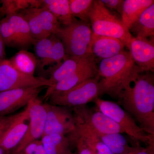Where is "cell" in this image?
I'll return each instance as SVG.
<instances>
[{
  "label": "cell",
  "mask_w": 154,
  "mask_h": 154,
  "mask_svg": "<svg viewBox=\"0 0 154 154\" xmlns=\"http://www.w3.org/2000/svg\"><path fill=\"white\" fill-rule=\"evenodd\" d=\"M125 45L117 38L99 36L93 33L91 50L95 59H106L118 55L124 51Z\"/></svg>",
  "instance_id": "cell-16"
},
{
  "label": "cell",
  "mask_w": 154,
  "mask_h": 154,
  "mask_svg": "<svg viewBox=\"0 0 154 154\" xmlns=\"http://www.w3.org/2000/svg\"><path fill=\"white\" fill-rule=\"evenodd\" d=\"M50 12L61 25H69L72 21L69 0H44L41 8Z\"/></svg>",
  "instance_id": "cell-21"
},
{
  "label": "cell",
  "mask_w": 154,
  "mask_h": 154,
  "mask_svg": "<svg viewBox=\"0 0 154 154\" xmlns=\"http://www.w3.org/2000/svg\"><path fill=\"white\" fill-rule=\"evenodd\" d=\"M0 30L5 45L20 48L17 36L5 17L1 19Z\"/></svg>",
  "instance_id": "cell-29"
},
{
  "label": "cell",
  "mask_w": 154,
  "mask_h": 154,
  "mask_svg": "<svg viewBox=\"0 0 154 154\" xmlns=\"http://www.w3.org/2000/svg\"><path fill=\"white\" fill-rule=\"evenodd\" d=\"M54 34L61 41L68 57H89L93 34L90 23L74 18L70 24L61 25Z\"/></svg>",
  "instance_id": "cell-3"
},
{
  "label": "cell",
  "mask_w": 154,
  "mask_h": 154,
  "mask_svg": "<svg viewBox=\"0 0 154 154\" xmlns=\"http://www.w3.org/2000/svg\"><path fill=\"white\" fill-rule=\"evenodd\" d=\"M99 80L97 74L69 91L51 94L47 99L49 104L67 107L86 105L99 96Z\"/></svg>",
  "instance_id": "cell-6"
},
{
  "label": "cell",
  "mask_w": 154,
  "mask_h": 154,
  "mask_svg": "<svg viewBox=\"0 0 154 154\" xmlns=\"http://www.w3.org/2000/svg\"></svg>",
  "instance_id": "cell-39"
},
{
  "label": "cell",
  "mask_w": 154,
  "mask_h": 154,
  "mask_svg": "<svg viewBox=\"0 0 154 154\" xmlns=\"http://www.w3.org/2000/svg\"><path fill=\"white\" fill-rule=\"evenodd\" d=\"M51 85L48 79L26 75L18 71L9 60L0 61V92L17 88Z\"/></svg>",
  "instance_id": "cell-8"
},
{
  "label": "cell",
  "mask_w": 154,
  "mask_h": 154,
  "mask_svg": "<svg viewBox=\"0 0 154 154\" xmlns=\"http://www.w3.org/2000/svg\"><path fill=\"white\" fill-rule=\"evenodd\" d=\"M5 151L2 147H0V154H5Z\"/></svg>",
  "instance_id": "cell-37"
},
{
  "label": "cell",
  "mask_w": 154,
  "mask_h": 154,
  "mask_svg": "<svg viewBox=\"0 0 154 154\" xmlns=\"http://www.w3.org/2000/svg\"><path fill=\"white\" fill-rule=\"evenodd\" d=\"M75 128L96 136L110 133H123V130L109 117L98 110L86 105L73 107Z\"/></svg>",
  "instance_id": "cell-5"
},
{
  "label": "cell",
  "mask_w": 154,
  "mask_h": 154,
  "mask_svg": "<svg viewBox=\"0 0 154 154\" xmlns=\"http://www.w3.org/2000/svg\"><path fill=\"white\" fill-rule=\"evenodd\" d=\"M54 37V34H52L48 38L36 40L33 45L36 56L40 59L38 64L40 69L50 54Z\"/></svg>",
  "instance_id": "cell-28"
},
{
  "label": "cell",
  "mask_w": 154,
  "mask_h": 154,
  "mask_svg": "<svg viewBox=\"0 0 154 154\" xmlns=\"http://www.w3.org/2000/svg\"><path fill=\"white\" fill-rule=\"evenodd\" d=\"M46 111V117L43 135L69 134L75 128L73 112L68 107L44 104Z\"/></svg>",
  "instance_id": "cell-10"
},
{
  "label": "cell",
  "mask_w": 154,
  "mask_h": 154,
  "mask_svg": "<svg viewBox=\"0 0 154 154\" xmlns=\"http://www.w3.org/2000/svg\"><path fill=\"white\" fill-rule=\"evenodd\" d=\"M153 4V0L124 1L121 15L123 25L129 30L143 11Z\"/></svg>",
  "instance_id": "cell-19"
},
{
  "label": "cell",
  "mask_w": 154,
  "mask_h": 154,
  "mask_svg": "<svg viewBox=\"0 0 154 154\" xmlns=\"http://www.w3.org/2000/svg\"><path fill=\"white\" fill-rule=\"evenodd\" d=\"M68 137L70 144L75 146L78 154H96L82 137L71 132Z\"/></svg>",
  "instance_id": "cell-30"
},
{
  "label": "cell",
  "mask_w": 154,
  "mask_h": 154,
  "mask_svg": "<svg viewBox=\"0 0 154 154\" xmlns=\"http://www.w3.org/2000/svg\"><path fill=\"white\" fill-rule=\"evenodd\" d=\"M72 17L81 21L90 23L89 13L94 0H69Z\"/></svg>",
  "instance_id": "cell-25"
},
{
  "label": "cell",
  "mask_w": 154,
  "mask_h": 154,
  "mask_svg": "<svg viewBox=\"0 0 154 154\" xmlns=\"http://www.w3.org/2000/svg\"><path fill=\"white\" fill-rule=\"evenodd\" d=\"M3 117H0V121H1V120H2V119L3 118Z\"/></svg>",
  "instance_id": "cell-38"
},
{
  "label": "cell",
  "mask_w": 154,
  "mask_h": 154,
  "mask_svg": "<svg viewBox=\"0 0 154 154\" xmlns=\"http://www.w3.org/2000/svg\"><path fill=\"white\" fill-rule=\"evenodd\" d=\"M150 149V146L149 145L147 148H143L141 147L140 149L135 154H149V153Z\"/></svg>",
  "instance_id": "cell-35"
},
{
  "label": "cell",
  "mask_w": 154,
  "mask_h": 154,
  "mask_svg": "<svg viewBox=\"0 0 154 154\" xmlns=\"http://www.w3.org/2000/svg\"><path fill=\"white\" fill-rule=\"evenodd\" d=\"M98 67L96 62L80 69L55 85L48 87L44 99H48L51 94L69 91L86 80L96 76L98 74Z\"/></svg>",
  "instance_id": "cell-15"
},
{
  "label": "cell",
  "mask_w": 154,
  "mask_h": 154,
  "mask_svg": "<svg viewBox=\"0 0 154 154\" xmlns=\"http://www.w3.org/2000/svg\"><path fill=\"white\" fill-rule=\"evenodd\" d=\"M129 31L132 32L135 37L154 38V4L143 11L130 28Z\"/></svg>",
  "instance_id": "cell-20"
},
{
  "label": "cell",
  "mask_w": 154,
  "mask_h": 154,
  "mask_svg": "<svg viewBox=\"0 0 154 154\" xmlns=\"http://www.w3.org/2000/svg\"><path fill=\"white\" fill-rule=\"evenodd\" d=\"M9 60L18 71L25 74L34 75L38 60L32 53L26 50L20 51Z\"/></svg>",
  "instance_id": "cell-23"
},
{
  "label": "cell",
  "mask_w": 154,
  "mask_h": 154,
  "mask_svg": "<svg viewBox=\"0 0 154 154\" xmlns=\"http://www.w3.org/2000/svg\"><path fill=\"white\" fill-rule=\"evenodd\" d=\"M29 122L24 137L11 154H16L38 139L44 133L46 117V111L44 104L37 98L29 102Z\"/></svg>",
  "instance_id": "cell-11"
},
{
  "label": "cell",
  "mask_w": 154,
  "mask_h": 154,
  "mask_svg": "<svg viewBox=\"0 0 154 154\" xmlns=\"http://www.w3.org/2000/svg\"><path fill=\"white\" fill-rule=\"evenodd\" d=\"M43 87L17 88L0 92V117L26 107L31 100L37 98Z\"/></svg>",
  "instance_id": "cell-12"
},
{
  "label": "cell",
  "mask_w": 154,
  "mask_h": 154,
  "mask_svg": "<svg viewBox=\"0 0 154 154\" xmlns=\"http://www.w3.org/2000/svg\"><path fill=\"white\" fill-rule=\"evenodd\" d=\"M29 108L28 105L25 110L17 113L16 118L10 125L0 141V147L8 153L13 151L18 146L26 133L29 120Z\"/></svg>",
  "instance_id": "cell-14"
},
{
  "label": "cell",
  "mask_w": 154,
  "mask_h": 154,
  "mask_svg": "<svg viewBox=\"0 0 154 154\" xmlns=\"http://www.w3.org/2000/svg\"><path fill=\"white\" fill-rule=\"evenodd\" d=\"M1 16H0V23H1ZM5 44L4 42V39L2 36L0 30V61L4 60L5 58Z\"/></svg>",
  "instance_id": "cell-34"
},
{
  "label": "cell",
  "mask_w": 154,
  "mask_h": 154,
  "mask_svg": "<svg viewBox=\"0 0 154 154\" xmlns=\"http://www.w3.org/2000/svg\"><path fill=\"white\" fill-rule=\"evenodd\" d=\"M96 62L94 56L89 57H68L60 65L50 70L48 80L52 86L80 69Z\"/></svg>",
  "instance_id": "cell-17"
},
{
  "label": "cell",
  "mask_w": 154,
  "mask_h": 154,
  "mask_svg": "<svg viewBox=\"0 0 154 154\" xmlns=\"http://www.w3.org/2000/svg\"><path fill=\"white\" fill-rule=\"evenodd\" d=\"M94 102L97 110L115 122L124 133L134 139L148 144L150 139L154 137L146 133L132 116L117 103L98 97L94 99Z\"/></svg>",
  "instance_id": "cell-7"
},
{
  "label": "cell",
  "mask_w": 154,
  "mask_h": 154,
  "mask_svg": "<svg viewBox=\"0 0 154 154\" xmlns=\"http://www.w3.org/2000/svg\"><path fill=\"white\" fill-rule=\"evenodd\" d=\"M68 57V56L66 54L62 42L59 38L54 35V41L50 54L42 67L41 69L42 70L44 69L45 67L55 64L54 67L50 69V70L51 69L60 65L62 63V60H65Z\"/></svg>",
  "instance_id": "cell-26"
},
{
  "label": "cell",
  "mask_w": 154,
  "mask_h": 154,
  "mask_svg": "<svg viewBox=\"0 0 154 154\" xmlns=\"http://www.w3.org/2000/svg\"><path fill=\"white\" fill-rule=\"evenodd\" d=\"M98 69L99 96L107 94L118 99L142 73L130 52L125 50L113 57L101 60Z\"/></svg>",
  "instance_id": "cell-2"
},
{
  "label": "cell",
  "mask_w": 154,
  "mask_h": 154,
  "mask_svg": "<svg viewBox=\"0 0 154 154\" xmlns=\"http://www.w3.org/2000/svg\"><path fill=\"white\" fill-rule=\"evenodd\" d=\"M134 85L118 99L124 110L134 117L149 135L154 137V75L152 72L141 73Z\"/></svg>",
  "instance_id": "cell-1"
},
{
  "label": "cell",
  "mask_w": 154,
  "mask_h": 154,
  "mask_svg": "<svg viewBox=\"0 0 154 154\" xmlns=\"http://www.w3.org/2000/svg\"><path fill=\"white\" fill-rule=\"evenodd\" d=\"M108 10L117 11L120 15L122 14L124 0H100Z\"/></svg>",
  "instance_id": "cell-32"
},
{
  "label": "cell",
  "mask_w": 154,
  "mask_h": 154,
  "mask_svg": "<svg viewBox=\"0 0 154 154\" xmlns=\"http://www.w3.org/2000/svg\"><path fill=\"white\" fill-rule=\"evenodd\" d=\"M114 154H122L131 146L125 138L120 133H110L97 136Z\"/></svg>",
  "instance_id": "cell-24"
},
{
  "label": "cell",
  "mask_w": 154,
  "mask_h": 154,
  "mask_svg": "<svg viewBox=\"0 0 154 154\" xmlns=\"http://www.w3.org/2000/svg\"><path fill=\"white\" fill-rule=\"evenodd\" d=\"M17 114H15L9 116H4L0 121V141L10 125L17 117Z\"/></svg>",
  "instance_id": "cell-33"
},
{
  "label": "cell",
  "mask_w": 154,
  "mask_h": 154,
  "mask_svg": "<svg viewBox=\"0 0 154 154\" xmlns=\"http://www.w3.org/2000/svg\"><path fill=\"white\" fill-rule=\"evenodd\" d=\"M72 132L82 137L96 154H114L96 135L76 130Z\"/></svg>",
  "instance_id": "cell-27"
},
{
  "label": "cell",
  "mask_w": 154,
  "mask_h": 154,
  "mask_svg": "<svg viewBox=\"0 0 154 154\" xmlns=\"http://www.w3.org/2000/svg\"><path fill=\"white\" fill-rule=\"evenodd\" d=\"M17 36L20 48H25L33 45L36 40L30 31L27 21L19 14L5 16Z\"/></svg>",
  "instance_id": "cell-18"
},
{
  "label": "cell",
  "mask_w": 154,
  "mask_h": 154,
  "mask_svg": "<svg viewBox=\"0 0 154 154\" xmlns=\"http://www.w3.org/2000/svg\"><path fill=\"white\" fill-rule=\"evenodd\" d=\"M92 32L99 36L119 39L128 47L132 36L121 19L111 13L100 0H94L89 13Z\"/></svg>",
  "instance_id": "cell-4"
},
{
  "label": "cell",
  "mask_w": 154,
  "mask_h": 154,
  "mask_svg": "<svg viewBox=\"0 0 154 154\" xmlns=\"http://www.w3.org/2000/svg\"><path fill=\"white\" fill-rule=\"evenodd\" d=\"M18 14L25 19L36 40L48 38L60 27V23L50 12L43 8H28Z\"/></svg>",
  "instance_id": "cell-9"
},
{
  "label": "cell",
  "mask_w": 154,
  "mask_h": 154,
  "mask_svg": "<svg viewBox=\"0 0 154 154\" xmlns=\"http://www.w3.org/2000/svg\"><path fill=\"white\" fill-rule=\"evenodd\" d=\"M16 154H47L41 140H37L29 144L24 149Z\"/></svg>",
  "instance_id": "cell-31"
},
{
  "label": "cell",
  "mask_w": 154,
  "mask_h": 154,
  "mask_svg": "<svg viewBox=\"0 0 154 154\" xmlns=\"http://www.w3.org/2000/svg\"><path fill=\"white\" fill-rule=\"evenodd\" d=\"M42 145L47 154H72L68 138L64 135H45L42 137Z\"/></svg>",
  "instance_id": "cell-22"
},
{
  "label": "cell",
  "mask_w": 154,
  "mask_h": 154,
  "mask_svg": "<svg viewBox=\"0 0 154 154\" xmlns=\"http://www.w3.org/2000/svg\"><path fill=\"white\" fill-rule=\"evenodd\" d=\"M128 48L133 60L142 72H154V38L132 36Z\"/></svg>",
  "instance_id": "cell-13"
},
{
  "label": "cell",
  "mask_w": 154,
  "mask_h": 154,
  "mask_svg": "<svg viewBox=\"0 0 154 154\" xmlns=\"http://www.w3.org/2000/svg\"><path fill=\"white\" fill-rule=\"evenodd\" d=\"M148 144L150 146L149 153V154H154V141L151 140L150 141Z\"/></svg>",
  "instance_id": "cell-36"
}]
</instances>
